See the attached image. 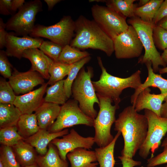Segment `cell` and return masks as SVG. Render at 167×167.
<instances>
[{
  "instance_id": "1",
  "label": "cell",
  "mask_w": 167,
  "mask_h": 167,
  "mask_svg": "<svg viewBox=\"0 0 167 167\" xmlns=\"http://www.w3.org/2000/svg\"><path fill=\"white\" fill-rule=\"evenodd\" d=\"M114 123V130L120 132L124 139L121 156L133 158L146 137L148 123L146 117L139 113L133 105L129 106L119 113Z\"/></svg>"
},
{
  "instance_id": "2",
  "label": "cell",
  "mask_w": 167,
  "mask_h": 167,
  "mask_svg": "<svg viewBox=\"0 0 167 167\" xmlns=\"http://www.w3.org/2000/svg\"><path fill=\"white\" fill-rule=\"evenodd\" d=\"M75 25L71 46L79 49L100 50L109 57L114 52L113 40L93 20L81 15L75 21Z\"/></svg>"
},
{
  "instance_id": "3",
  "label": "cell",
  "mask_w": 167,
  "mask_h": 167,
  "mask_svg": "<svg viewBox=\"0 0 167 167\" xmlns=\"http://www.w3.org/2000/svg\"><path fill=\"white\" fill-rule=\"evenodd\" d=\"M97 59L102 72L99 80L92 81L95 91L97 94L110 99L114 105H119L121 101L120 96L124 89L131 88L135 90L142 84L140 70L126 78L115 76L107 72L100 57H98Z\"/></svg>"
},
{
  "instance_id": "4",
  "label": "cell",
  "mask_w": 167,
  "mask_h": 167,
  "mask_svg": "<svg viewBox=\"0 0 167 167\" xmlns=\"http://www.w3.org/2000/svg\"><path fill=\"white\" fill-rule=\"evenodd\" d=\"M93 75L92 67H87L86 71L83 67L72 84L71 92L74 99L78 101L80 109L94 120L98 114L94 105L97 103L99 106L100 102L91 80Z\"/></svg>"
},
{
  "instance_id": "5",
  "label": "cell",
  "mask_w": 167,
  "mask_h": 167,
  "mask_svg": "<svg viewBox=\"0 0 167 167\" xmlns=\"http://www.w3.org/2000/svg\"><path fill=\"white\" fill-rule=\"evenodd\" d=\"M96 95L100 102L99 110L94 120L93 127L95 132L94 138L95 143L99 147H104L110 143L114 139L111 129L116 120L115 114L119 105H113L112 104L113 102L109 98Z\"/></svg>"
},
{
  "instance_id": "6",
  "label": "cell",
  "mask_w": 167,
  "mask_h": 167,
  "mask_svg": "<svg viewBox=\"0 0 167 167\" xmlns=\"http://www.w3.org/2000/svg\"><path fill=\"white\" fill-rule=\"evenodd\" d=\"M127 23L136 30L145 50L144 54L139 60V63L145 64L151 62L155 73L159 71V66L166 67L153 42L152 32L155 24L153 22H144L136 16L129 19Z\"/></svg>"
},
{
  "instance_id": "7",
  "label": "cell",
  "mask_w": 167,
  "mask_h": 167,
  "mask_svg": "<svg viewBox=\"0 0 167 167\" xmlns=\"http://www.w3.org/2000/svg\"><path fill=\"white\" fill-rule=\"evenodd\" d=\"M75 21L70 16H64L56 24L49 26L35 25L29 35L33 37H44L63 47L70 45L75 36Z\"/></svg>"
},
{
  "instance_id": "8",
  "label": "cell",
  "mask_w": 167,
  "mask_h": 167,
  "mask_svg": "<svg viewBox=\"0 0 167 167\" xmlns=\"http://www.w3.org/2000/svg\"><path fill=\"white\" fill-rule=\"evenodd\" d=\"M42 2L39 0L31 1L24 3L6 23V29L13 31L17 36L30 35L35 26L36 16L42 11Z\"/></svg>"
},
{
  "instance_id": "9",
  "label": "cell",
  "mask_w": 167,
  "mask_h": 167,
  "mask_svg": "<svg viewBox=\"0 0 167 167\" xmlns=\"http://www.w3.org/2000/svg\"><path fill=\"white\" fill-rule=\"evenodd\" d=\"M148 123L146 139L139 150V155L146 159L151 152V157L160 146L161 141L167 132V118L157 115L151 110L145 109L144 114Z\"/></svg>"
},
{
  "instance_id": "10",
  "label": "cell",
  "mask_w": 167,
  "mask_h": 167,
  "mask_svg": "<svg viewBox=\"0 0 167 167\" xmlns=\"http://www.w3.org/2000/svg\"><path fill=\"white\" fill-rule=\"evenodd\" d=\"M94 120L82 111L78 101L70 100L61 106L56 121L47 130L50 133H56L76 125L93 126Z\"/></svg>"
},
{
  "instance_id": "11",
  "label": "cell",
  "mask_w": 167,
  "mask_h": 167,
  "mask_svg": "<svg viewBox=\"0 0 167 167\" xmlns=\"http://www.w3.org/2000/svg\"><path fill=\"white\" fill-rule=\"evenodd\" d=\"M91 11L93 20L112 39L129 27L126 17L106 6L96 4Z\"/></svg>"
},
{
  "instance_id": "12",
  "label": "cell",
  "mask_w": 167,
  "mask_h": 167,
  "mask_svg": "<svg viewBox=\"0 0 167 167\" xmlns=\"http://www.w3.org/2000/svg\"><path fill=\"white\" fill-rule=\"evenodd\" d=\"M114 52L118 59H129L138 57L143 48L137 32L130 25L125 32L113 39Z\"/></svg>"
},
{
  "instance_id": "13",
  "label": "cell",
  "mask_w": 167,
  "mask_h": 167,
  "mask_svg": "<svg viewBox=\"0 0 167 167\" xmlns=\"http://www.w3.org/2000/svg\"><path fill=\"white\" fill-rule=\"evenodd\" d=\"M51 143L56 147L61 159L66 161V156L69 152L78 148L92 149L95 142L94 137H83L74 129H72L62 138L54 139Z\"/></svg>"
},
{
  "instance_id": "14",
  "label": "cell",
  "mask_w": 167,
  "mask_h": 167,
  "mask_svg": "<svg viewBox=\"0 0 167 167\" xmlns=\"http://www.w3.org/2000/svg\"><path fill=\"white\" fill-rule=\"evenodd\" d=\"M13 69L8 81L17 95L28 93L35 87L45 83L44 78L37 71L29 70L25 72H20L15 68Z\"/></svg>"
},
{
  "instance_id": "15",
  "label": "cell",
  "mask_w": 167,
  "mask_h": 167,
  "mask_svg": "<svg viewBox=\"0 0 167 167\" xmlns=\"http://www.w3.org/2000/svg\"><path fill=\"white\" fill-rule=\"evenodd\" d=\"M44 41L40 37H33L28 36L19 37L14 32H8L6 39L5 51L7 56L20 59L25 50L32 48H39Z\"/></svg>"
},
{
  "instance_id": "16",
  "label": "cell",
  "mask_w": 167,
  "mask_h": 167,
  "mask_svg": "<svg viewBox=\"0 0 167 167\" xmlns=\"http://www.w3.org/2000/svg\"><path fill=\"white\" fill-rule=\"evenodd\" d=\"M48 85L45 83L38 88L22 95L16 96L13 105L22 114H31L44 102L43 96Z\"/></svg>"
},
{
  "instance_id": "17",
  "label": "cell",
  "mask_w": 167,
  "mask_h": 167,
  "mask_svg": "<svg viewBox=\"0 0 167 167\" xmlns=\"http://www.w3.org/2000/svg\"><path fill=\"white\" fill-rule=\"evenodd\" d=\"M150 92L149 87L143 90L139 94L132 105L138 112L143 109H148L160 117V110L166 96L161 93L151 94Z\"/></svg>"
},
{
  "instance_id": "18",
  "label": "cell",
  "mask_w": 167,
  "mask_h": 167,
  "mask_svg": "<svg viewBox=\"0 0 167 167\" xmlns=\"http://www.w3.org/2000/svg\"><path fill=\"white\" fill-rule=\"evenodd\" d=\"M69 132L68 129L56 133H50L47 130L40 129L35 134L24 140L34 148L39 155L44 156L47 152V146L53 140L62 137Z\"/></svg>"
},
{
  "instance_id": "19",
  "label": "cell",
  "mask_w": 167,
  "mask_h": 167,
  "mask_svg": "<svg viewBox=\"0 0 167 167\" xmlns=\"http://www.w3.org/2000/svg\"><path fill=\"white\" fill-rule=\"evenodd\" d=\"M23 57L28 59L31 63L30 70L37 71L44 79H49L50 75L49 67L51 58L38 48H32L25 50Z\"/></svg>"
},
{
  "instance_id": "20",
  "label": "cell",
  "mask_w": 167,
  "mask_h": 167,
  "mask_svg": "<svg viewBox=\"0 0 167 167\" xmlns=\"http://www.w3.org/2000/svg\"><path fill=\"white\" fill-rule=\"evenodd\" d=\"M145 64L148 71V76L144 83L142 84L138 89L135 90L134 93L131 96V103L132 105L134 103L141 91L150 87L158 88L160 90L161 94L166 95L165 101L167 102V79L163 78L161 75L156 74L154 72L151 62H148Z\"/></svg>"
},
{
  "instance_id": "21",
  "label": "cell",
  "mask_w": 167,
  "mask_h": 167,
  "mask_svg": "<svg viewBox=\"0 0 167 167\" xmlns=\"http://www.w3.org/2000/svg\"><path fill=\"white\" fill-rule=\"evenodd\" d=\"M60 109L59 105L44 101L35 112L40 129L48 130L56 119Z\"/></svg>"
},
{
  "instance_id": "22",
  "label": "cell",
  "mask_w": 167,
  "mask_h": 167,
  "mask_svg": "<svg viewBox=\"0 0 167 167\" xmlns=\"http://www.w3.org/2000/svg\"><path fill=\"white\" fill-rule=\"evenodd\" d=\"M66 157L71 167H97V162L95 151L83 148H76L69 152Z\"/></svg>"
},
{
  "instance_id": "23",
  "label": "cell",
  "mask_w": 167,
  "mask_h": 167,
  "mask_svg": "<svg viewBox=\"0 0 167 167\" xmlns=\"http://www.w3.org/2000/svg\"><path fill=\"white\" fill-rule=\"evenodd\" d=\"M11 147L21 167L36 163L38 153L34 148L26 143L24 139L20 140Z\"/></svg>"
},
{
  "instance_id": "24",
  "label": "cell",
  "mask_w": 167,
  "mask_h": 167,
  "mask_svg": "<svg viewBox=\"0 0 167 167\" xmlns=\"http://www.w3.org/2000/svg\"><path fill=\"white\" fill-rule=\"evenodd\" d=\"M46 153L38 155L36 163L39 167H68L67 161L61 158L56 147L51 143L48 145Z\"/></svg>"
},
{
  "instance_id": "25",
  "label": "cell",
  "mask_w": 167,
  "mask_h": 167,
  "mask_svg": "<svg viewBox=\"0 0 167 167\" xmlns=\"http://www.w3.org/2000/svg\"><path fill=\"white\" fill-rule=\"evenodd\" d=\"M22 114L13 104L0 103V128L16 126Z\"/></svg>"
},
{
  "instance_id": "26",
  "label": "cell",
  "mask_w": 167,
  "mask_h": 167,
  "mask_svg": "<svg viewBox=\"0 0 167 167\" xmlns=\"http://www.w3.org/2000/svg\"><path fill=\"white\" fill-rule=\"evenodd\" d=\"M121 133L117 132L112 142L104 147L95 149L96 156L100 167H114L115 161L114 152L116 142Z\"/></svg>"
},
{
  "instance_id": "27",
  "label": "cell",
  "mask_w": 167,
  "mask_h": 167,
  "mask_svg": "<svg viewBox=\"0 0 167 167\" xmlns=\"http://www.w3.org/2000/svg\"><path fill=\"white\" fill-rule=\"evenodd\" d=\"M16 126L18 133L24 139L32 136L40 129L35 113L22 114Z\"/></svg>"
},
{
  "instance_id": "28",
  "label": "cell",
  "mask_w": 167,
  "mask_h": 167,
  "mask_svg": "<svg viewBox=\"0 0 167 167\" xmlns=\"http://www.w3.org/2000/svg\"><path fill=\"white\" fill-rule=\"evenodd\" d=\"M135 0H102L106 6L124 16L130 18L135 16V10L138 6L134 3Z\"/></svg>"
},
{
  "instance_id": "29",
  "label": "cell",
  "mask_w": 167,
  "mask_h": 167,
  "mask_svg": "<svg viewBox=\"0 0 167 167\" xmlns=\"http://www.w3.org/2000/svg\"><path fill=\"white\" fill-rule=\"evenodd\" d=\"M64 82L63 79L47 88L44 102L62 105L66 103L68 98L64 89Z\"/></svg>"
},
{
  "instance_id": "30",
  "label": "cell",
  "mask_w": 167,
  "mask_h": 167,
  "mask_svg": "<svg viewBox=\"0 0 167 167\" xmlns=\"http://www.w3.org/2000/svg\"><path fill=\"white\" fill-rule=\"evenodd\" d=\"M71 66V64H67L55 61L51 59L49 67L50 78L47 83L48 84L52 85L63 80L66 76L68 75Z\"/></svg>"
},
{
  "instance_id": "31",
  "label": "cell",
  "mask_w": 167,
  "mask_h": 167,
  "mask_svg": "<svg viewBox=\"0 0 167 167\" xmlns=\"http://www.w3.org/2000/svg\"><path fill=\"white\" fill-rule=\"evenodd\" d=\"M163 0H150L145 5L137 7L135 10V16L147 22H153L154 17Z\"/></svg>"
},
{
  "instance_id": "32",
  "label": "cell",
  "mask_w": 167,
  "mask_h": 167,
  "mask_svg": "<svg viewBox=\"0 0 167 167\" xmlns=\"http://www.w3.org/2000/svg\"><path fill=\"white\" fill-rule=\"evenodd\" d=\"M90 55L87 51H80L70 45H67L63 47L58 61L71 65Z\"/></svg>"
},
{
  "instance_id": "33",
  "label": "cell",
  "mask_w": 167,
  "mask_h": 167,
  "mask_svg": "<svg viewBox=\"0 0 167 167\" xmlns=\"http://www.w3.org/2000/svg\"><path fill=\"white\" fill-rule=\"evenodd\" d=\"M91 58L90 56H89L71 64V68L67 77L64 79V89L68 98L72 95L71 88L74 81L81 69L90 61Z\"/></svg>"
},
{
  "instance_id": "34",
  "label": "cell",
  "mask_w": 167,
  "mask_h": 167,
  "mask_svg": "<svg viewBox=\"0 0 167 167\" xmlns=\"http://www.w3.org/2000/svg\"><path fill=\"white\" fill-rule=\"evenodd\" d=\"M24 139L18 133L16 126L0 129V143L1 145L12 147Z\"/></svg>"
},
{
  "instance_id": "35",
  "label": "cell",
  "mask_w": 167,
  "mask_h": 167,
  "mask_svg": "<svg viewBox=\"0 0 167 167\" xmlns=\"http://www.w3.org/2000/svg\"><path fill=\"white\" fill-rule=\"evenodd\" d=\"M0 160L4 167H21L16 158L11 147L1 145L0 148Z\"/></svg>"
},
{
  "instance_id": "36",
  "label": "cell",
  "mask_w": 167,
  "mask_h": 167,
  "mask_svg": "<svg viewBox=\"0 0 167 167\" xmlns=\"http://www.w3.org/2000/svg\"><path fill=\"white\" fill-rule=\"evenodd\" d=\"M16 96L9 83L4 78L0 80V103L13 104Z\"/></svg>"
},
{
  "instance_id": "37",
  "label": "cell",
  "mask_w": 167,
  "mask_h": 167,
  "mask_svg": "<svg viewBox=\"0 0 167 167\" xmlns=\"http://www.w3.org/2000/svg\"><path fill=\"white\" fill-rule=\"evenodd\" d=\"M63 47L51 41H44L39 49L45 54L55 61H58Z\"/></svg>"
},
{
  "instance_id": "38",
  "label": "cell",
  "mask_w": 167,
  "mask_h": 167,
  "mask_svg": "<svg viewBox=\"0 0 167 167\" xmlns=\"http://www.w3.org/2000/svg\"><path fill=\"white\" fill-rule=\"evenodd\" d=\"M152 37L156 47L164 50L167 48V30L155 25L153 29Z\"/></svg>"
},
{
  "instance_id": "39",
  "label": "cell",
  "mask_w": 167,
  "mask_h": 167,
  "mask_svg": "<svg viewBox=\"0 0 167 167\" xmlns=\"http://www.w3.org/2000/svg\"><path fill=\"white\" fill-rule=\"evenodd\" d=\"M7 57L6 51H0V73L4 78L9 79L12 75L13 67Z\"/></svg>"
},
{
  "instance_id": "40",
  "label": "cell",
  "mask_w": 167,
  "mask_h": 167,
  "mask_svg": "<svg viewBox=\"0 0 167 167\" xmlns=\"http://www.w3.org/2000/svg\"><path fill=\"white\" fill-rule=\"evenodd\" d=\"M167 163V148H164L163 151L155 156L151 157L147 160V167H154Z\"/></svg>"
},
{
  "instance_id": "41",
  "label": "cell",
  "mask_w": 167,
  "mask_h": 167,
  "mask_svg": "<svg viewBox=\"0 0 167 167\" xmlns=\"http://www.w3.org/2000/svg\"><path fill=\"white\" fill-rule=\"evenodd\" d=\"M167 16V0L164 1L156 14L153 20L155 25L161 19Z\"/></svg>"
},
{
  "instance_id": "42",
  "label": "cell",
  "mask_w": 167,
  "mask_h": 167,
  "mask_svg": "<svg viewBox=\"0 0 167 167\" xmlns=\"http://www.w3.org/2000/svg\"><path fill=\"white\" fill-rule=\"evenodd\" d=\"M118 158L121 162L122 167H134L141 164V161H135L129 157L121 156Z\"/></svg>"
},
{
  "instance_id": "43",
  "label": "cell",
  "mask_w": 167,
  "mask_h": 167,
  "mask_svg": "<svg viewBox=\"0 0 167 167\" xmlns=\"http://www.w3.org/2000/svg\"><path fill=\"white\" fill-rule=\"evenodd\" d=\"M12 0H0V14L4 15H8L12 13L11 4Z\"/></svg>"
},
{
  "instance_id": "44",
  "label": "cell",
  "mask_w": 167,
  "mask_h": 167,
  "mask_svg": "<svg viewBox=\"0 0 167 167\" xmlns=\"http://www.w3.org/2000/svg\"><path fill=\"white\" fill-rule=\"evenodd\" d=\"M6 23L0 18V49L5 47L6 39L8 32L6 31Z\"/></svg>"
},
{
  "instance_id": "45",
  "label": "cell",
  "mask_w": 167,
  "mask_h": 167,
  "mask_svg": "<svg viewBox=\"0 0 167 167\" xmlns=\"http://www.w3.org/2000/svg\"><path fill=\"white\" fill-rule=\"evenodd\" d=\"M24 0H12L11 11L12 13L19 10L24 4Z\"/></svg>"
},
{
  "instance_id": "46",
  "label": "cell",
  "mask_w": 167,
  "mask_h": 167,
  "mask_svg": "<svg viewBox=\"0 0 167 167\" xmlns=\"http://www.w3.org/2000/svg\"><path fill=\"white\" fill-rule=\"evenodd\" d=\"M160 117L167 118V102L162 104L160 112Z\"/></svg>"
},
{
  "instance_id": "47",
  "label": "cell",
  "mask_w": 167,
  "mask_h": 167,
  "mask_svg": "<svg viewBox=\"0 0 167 167\" xmlns=\"http://www.w3.org/2000/svg\"><path fill=\"white\" fill-rule=\"evenodd\" d=\"M47 3L49 10H51L54 6L57 3L60 2V0H44Z\"/></svg>"
},
{
  "instance_id": "48",
  "label": "cell",
  "mask_w": 167,
  "mask_h": 167,
  "mask_svg": "<svg viewBox=\"0 0 167 167\" xmlns=\"http://www.w3.org/2000/svg\"><path fill=\"white\" fill-rule=\"evenodd\" d=\"M156 25L167 30V16L160 20Z\"/></svg>"
},
{
  "instance_id": "49",
  "label": "cell",
  "mask_w": 167,
  "mask_h": 167,
  "mask_svg": "<svg viewBox=\"0 0 167 167\" xmlns=\"http://www.w3.org/2000/svg\"><path fill=\"white\" fill-rule=\"evenodd\" d=\"M161 56L163 61L167 66V48L163 50Z\"/></svg>"
},
{
  "instance_id": "50",
  "label": "cell",
  "mask_w": 167,
  "mask_h": 167,
  "mask_svg": "<svg viewBox=\"0 0 167 167\" xmlns=\"http://www.w3.org/2000/svg\"><path fill=\"white\" fill-rule=\"evenodd\" d=\"M150 0H140L138 3L139 6L140 7L146 4L149 2Z\"/></svg>"
},
{
  "instance_id": "51",
  "label": "cell",
  "mask_w": 167,
  "mask_h": 167,
  "mask_svg": "<svg viewBox=\"0 0 167 167\" xmlns=\"http://www.w3.org/2000/svg\"><path fill=\"white\" fill-rule=\"evenodd\" d=\"M159 71L160 74L167 73V66L163 68L160 69Z\"/></svg>"
},
{
  "instance_id": "52",
  "label": "cell",
  "mask_w": 167,
  "mask_h": 167,
  "mask_svg": "<svg viewBox=\"0 0 167 167\" xmlns=\"http://www.w3.org/2000/svg\"><path fill=\"white\" fill-rule=\"evenodd\" d=\"M161 146L164 148H167V136L164 139L162 143Z\"/></svg>"
},
{
  "instance_id": "53",
  "label": "cell",
  "mask_w": 167,
  "mask_h": 167,
  "mask_svg": "<svg viewBox=\"0 0 167 167\" xmlns=\"http://www.w3.org/2000/svg\"><path fill=\"white\" fill-rule=\"evenodd\" d=\"M39 167L37 164L36 163L30 165H28L25 166L23 167Z\"/></svg>"
},
{
  "instance_id": "54",
  "label": "cell",
  "mask_w": 167,
  "mask_h": 167,
  "mask_svg": "<svg viewBox=\"0 0 167 167\" xmlns=\"http://www.w3.org/2000/svg\"><path fill=\"white\" fill-rule=\"evenodd\" d=\"M0 167H4L2 161L0 160Z\"/></svg>"
},
{
  "instance_id": "55",
  "label": "cell",
  "mask_w": 167,
  "mask_h": 167,
  "mask_svg": "<svg viewBox=\"0 0 167 167\" xmlns=\"http://www.w3.org/2000/svg\"><path fill=\"white\" fill-rule=\"evenodd\" d=\"M166 167H167V165L166 166Z\"/></svg>"
}]
</instances>
